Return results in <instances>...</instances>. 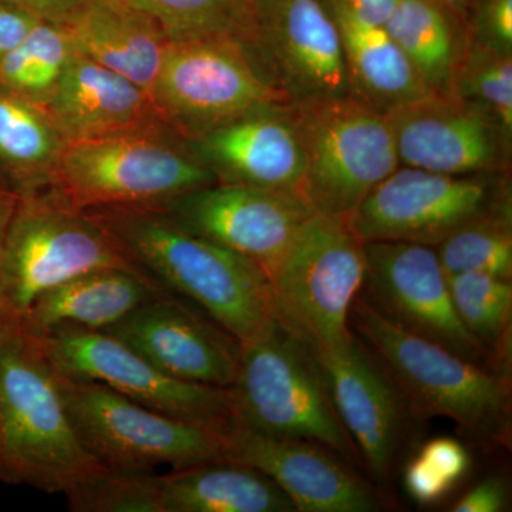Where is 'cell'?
Returning a JSON list of instances; mask_svg holds the SVG:
<instances>
[{
  "label": "cell",
  "instance_id": "obj_40",
  "mask_svg": "<svg viewBox=\"0 0 512 512\" xmlns=\"http://www.w3.org/2000/svg\"><path fill=\"white\" fill-rule=\"evenodd\" d=\"M443 8L451 10V12L461 13L470 5V0H436Z\"/></svg>",
  "mask_w": 512,
  "mask_h": 512
},
{
  "label": "cell",
  "instance_id": "obj_20",
  "mask_svg": "<svg viewBox=\"0 0 512 512\" xmlns=\"http://www.w3.org/2000/svg\"><path fill=\"white\" fill-rule=\"evenodd\" d=\"M194 154L217 183L301 195L305 156L289 106L255 111L194 137Z\"/></svg>",
  "mask_w": 512,
  "mask_h": 512
},
{
  "label": "cell",
  "instance_id": "obj_26",
  "mask_svg": "<svg viewBox=\"0 0 512 512\" xmlns=\"http://www.w3.org/2000/svg\"><path fill=\"white\" fill-rule=\"evenodd\" d=\"M448 12L436 0H400L383 25L431 92L440 96H451L468 43V30L458 28Z\"/></svg>",
  "mask_w": 512,
  "mask_h": 512
},
{
  "label": "cell",
  "instance_id": "obj_7",
  "mask_svg": "<svg viewBox=\"0 0 512 512\" xmlns=\"http://www.w3.org/2000/svg\"><path fill=\"white\" fill-rule=\"evenodd\" d=\"M53 175L63 207H160L217 183L214 174L174 148L136 133L64 144Z\"/></svg>",
  "mask_w": 512,
  "mask_h": 512
},
{
  "label": "cell",
  "instance_id": "obj_10",
  "mask_svg": "<svg viewBox=\"0 0 512 512\" xmlns=\"http://www.w3.org/2000/svg\"><path fill=\"white\" fill-rule=\"evenodd\" d=\"M97 269L146 274L92 218L32 202L12 218L0 247V316L20 319L43 293Z\"/></svg>",
  "mask_w": 512,
  "mask_h": 512
},
{
  "label": "cell",
  "instance_id": "obj_14",
  "mask_svg": "<svg viewBox=\"0 0 512 512\" xmlns=\"http://www.w3.org/2000/svg\"><path fill=\"white\" fill-rule=\"evenodd\" d=\"M400 165L433 173H510L512 131L491 111L431 94L389 114Z\"/></svg>",
  "mask_w": 512,
  "mask_h": 512
},
{
  "label": "cell",
  "instance_id": "obj_16",
  "mask_svg": "<svg viewBox=\"0 0 512 512\" xmlns=\"http://www.w3.org/2000/svg\"><path fill=\"white\" fill-rule=\"evenodd\" d=\"M104 332L175 379L229 389L237 376L239 340L170 293L143 303Z\"/></svg>",
  "mask_w": 512,
  "mask_h": 512
},
{
  "label": "cell",
  "instance_id": "obj_33",
  "mask_svg": "<svg viewBox=\"0 0 512 512\" xmlns=\"http://www.w3.org/2000/svg\"><path fill=\"white\" fill-rule=\"evenodd\" d=\"M424 458L451 487L467 476L471 467V456L461 441L451 437H436L420 448Z\"/></svg>",
  "mask_w": 512,
  "mask_h": 512
},
{
  "label": "cell",
  "instance_id": "obj_28",
  "mask_svg": "<svg viewBox=\"0 0 512 512\" xmlns=\"http://www.w3.org/2000/svg\"><path fill=\"white\" fill-rule=\"evenodd\" d=\"M138 15L154 20L167 42L251 39L244 0H120Z\"/></svg>",
  "mask_w": 512,
  "mask_h": 512
},
{
  "label": "cell",
  "instance_id": "obj_31",
  "mask_svg": "<svg viewBox=\"0 0 512 512\" xmlns=\"http://www.w3.org/2000/svg\"><path fill=\"white\" fill-rule=\"evenodd\" d=\"M451 96L491 111L512 131V55H504L468 37Z\"/></svg>",
  "mask_w": 512,
  "mask_h": 512
},
{
  "label": "cell",
  "instance_id": "obj_30",
  "mask_svg": "<svg viewBox=\"0 0 512 512\" xmlns=\"http://www.w3.org/2000/svg\"><path fill=\"white\" fill-rule=\"evenodd\" d=\"M73 52L66 30L40 22L15 50L0 60V76L16 89L47 94Z\"/></svg>",
  "mask_w": 512,
  "mask_h": 512
},
{
  "label": "cell",
  "instance_id": "obj_13",
  "mask_svg": "<svg viewBox=\"0 0 512 512\" xmlns=\"http://www.w3.org/2000/svg\"><path fill=\"white\" fill-rule=\"evenodd\" d=\"M360 296L384 318L477 365L505 372L463 325L436 248L407 241L363 242Z\"/></svg>",
  "mask_w": 512,
  "mask_h": 512
},
{
  "label": "cell",
  "instance_id": "obj_1",
  "mask_svg": "<svg viewBox=\"0 0 512 512\" xmlns=\"http://www.w3.org/2000/svg\"><path fill=\"white\" fill-rule=\"evenodd\" d=\"M87 217L141 271L190 299L239 343L255 339L281 316L261 266L188 231L160 207L101 208Z\"/></svg>",
  "mask_w": 512,
  "mask_h": 512
},
{
  "label": "cell",
  "instance_id": "obj_3",
  "mask_svg": "<svg viewBox=\"0 0 512 512\" xmlns=\"http://www.w3.org/2000/svg\"><path fill=\"white\" fill-rule=\"evenodd\" d=\"M350 330L372 350L403 400L426 417H446L470 439L500 443L510 430L507 373L477 365L384 318L357 296Z\"/></svg>",
  "mask_w": 512,
  "mask_h": 512
},
{
  "label": "cell",
  "instance_id": "obj_2",
  "mask_svg": "<svg viewBox=\"0 0 512 512\" xmlns=\"http://www.w3.org/2000/svg\"><path fill=\"white\" fill-rule=\"evenodd\" d=\"M107 470L77 436L37 340L0 316V481L67 495Z\"/></svg>",
  "mask_w": 512,
  "mask_h": 512
},
{
  "label": "cell",
  "instance_id": "obj_37",
  "mask_svg": "<svg viewBox=\"0 0 512 512\" xmlns=\"http://www.w3.org/2000/svg\"><path fill=\"white\" fill-rule=\"evenodd\" d=\"M39 20L63 26L82 6V0H5Z\"/></svg>",
  "mask_w": 512,
  "mask_h": 512
},
{
  "label": "cell",
  "instance_id": "obj_32",
  "mask_svg": "<svg viewBox=\"0 0 512 512\" xmlns=\"http://www.w3.org/2000/svg\"><path fill=\"white\" fill-rule=\"evenodd\" d=\"M64 144L46 116L0 97V156L22 167H49L56 163Z\"/></svg>",
  "mask_w": 512,
  "mask_h": 512
},
{
  "label": "cell",
  "instance_id": "obj_18",
  "mask_svg": "<svg viewBox=\"0 0 512 512\" xmlns=\"http://www.w3.org/2000/svg\"><path fill=\"white\" fill-rule=\"evenodd\" d=\"M225 461L264 474L299 512H373L382 507L369 483L350 471L332 450L313 441L232 427Z\"/></svg>",
  "mask_w": 512,
  "mask_h": 512
},
{
  "label": "cell",
  "instance_id": "obj_8",
  "mask_svg": "<svg viewBox=\"0 0 512 512\" xmlns=\"http://www.w3.org/2000/svg\"><path fill=\"white\" fill-rule=\"evenodd\" d=\"M365 249L348 218L313 212L269 274L279 315L316 348L353 336L349 313L362 291Z\"/></svg>",
  "mask_w": 512,
  "mask_h": 512
},
{
  "label": "cell",
  "instance_id": "obj_5",
  "mask_svg": "<svg viewBox=\"0 0 512 512\" xmlns=\"http://www.w3.org/2000/svg\"><path fill=\"white\" fill-rule=\"evenodd\" d=\"M303 156L301 197L318 214L348 218L400 167L392 121L353 96L289 104Z\"/></svg>",
  "mask_w": 512,
  "mask_h": 512
},
{
  "label": "cell",
  "instance_id": "obj_11",
  "mask_svg": "<svg viewBox=\"0 0 512 512\" xmlns=\"http://www.w3.org/2000/svg\"><path fill=\"white\" fill-rule=\"evenodd\" d=\"M245 49L234 39L165 43L151 101L194 137L255 111L289 106Z\"/></svg>",
  "mask_w": 512,
  "mask_h": 512
},
{
  "label": "cell",
  "instance_id": "obj_25",
  "mask_svg": "<svg viewBox=\"0 0 512 512\" xmlns=\"http://www.w3.org/2000/svg\"><path fill=\"white\" fill-rule=\"evenodd\" d=\"M127 8V6H126ZM106 3L80 6L64 23L73 50L127 77L150 94L165 49V37L140 16Z\"/></svg>",
  "mask_w": 512,
  "mask_h": 512
},
{
  "label": "cell",
  "instance_id": "obj_22",
  "mask_svg": "<svg viewBox=\"0 0 512 512\" xmlns=\"http://www.w3.org/2000/svg\"><path fill=\"white\" fill-rule=\"evenodd\" d=\"M144 512H295L264 474L232 461H211L141 474Z\"/></svg>",
  "mask_w": 512,
  "mask_h": 512
},
{
  "label": "cell",
  "instance_id": "obj_21",
  "mask_svg": "<svg viewBox=\"0 0 512 512\" xmlns=\"http://www.w3.org/2000/svg\"><path fill=\"white\" fill-rule=\"evenodd\" d=\"M151 106L137 84L76 52L46 94V117L64 143L134 133Z\"/></svg>",
  "mask_w": 512,
  "mask_h": 512
},
{
  "label": "cell",
  "instance_id": "obj_38",
  "mask_svg": "<svg viewBox=\"0 0 512 512\" xmlns=\"http://www.w3.org/2000/svg\"><path fill=\"white\" fill-rule=\"evenodd\" d=\"M333 2L339 3L363 22L383 26L393 15L400 0H333Z\"/></svg>",
  "mask_w": 512,
  "mask_h": 512
},
{
  "label": "cell",
  "instance_id": "obj_23",
  "mask_svg": "<svg viewBox=\"0 0 512 512\" xmlns=\"http://www.w3.org/2000/svg\"><path fill=\"white\" fill-rule=\"evenodd\" d=\"M156 279L124 269H97L43 293L19 320L32 336L74 326L104 330L138 306L167 295Z\"/></svg>",
  "mask_w": 512,
  "mask_h": 512
},
{
  "label": "cell",
  "instance_id": "obj_15",
  "mask_svg": "<svg viewBox=\"0 0 512 512\" xmlns=\"http://www.w3.org/2000/svg\"><path fill=\"white\" fill-rule=\"evenodd\" d=\"M164 205L178 224L247 256L268 278L315 212L295 192L225 183L207 185Z\"/></svg>",
  "mask_w": 512,
  "mask_h": 512
},
{
  "label": "cell",
  "instance_id": "obj_24",
  "mask_svg": "<svg viewBox=\"0 0 512 512\" xmlns=\"http://www.w3.org/2000/svg\"><path fill=\"white\" fill-rule=\"evenodd\" d=\"M328 9L342 40L350 96L389 116L434 94L383 26L363 22L333 0Z\"/></svg>",
  "mask_w": 512,
  "mask_h": 512
},
{
  "label": "cell",
  "instance_id": "obj_12",
  "mask_svg": "<svg viewBox=\"0 0 512 512\" xmlns=\"http://www.w3.org/2000/svg\"><path fill=\"white\" fill-rule=\"evenodd\" d=\"M33 338L64 379L103 384L168 416L232 429L229 389L175 379L104 330L63 326Z\"/></svg>",
  "mask_w": 512,
  "mask_h": 512
},
{
  "label": "cell",
  "instance_id": "obj_36",
  "mask_svg": "<svg viewBox=\"0 0 512 512\" xmlns=\"http://www.w3.org/2000/svg\"><path fill=\"white\" fill-rule=\"evenodd\" d=\"M40 22L25 10L0 3V60L15 50Z\"/></svg>",
  "mask_w": 512,
  "mask_h": 512
},
{
  "label": "cell",
  "instance_id": "obj_17",
  "mask_svg": "<svg viewBox=\"0 0 512 512\" xmlns=\"http://www.w3.org/2000/svg\"><path fill=\"white\" fill-rule=\"evenodd\" d=\"M258 45L266 79L289 104L350 96L339 29L320 0H275Z\"/></svg>",
  "mask_w": 512,
  "mask_h": 512
},
{
  "label": "cell",
  "instance_id": "obj_35",
  "mask_svg": "<svg viewBox=\"0 0 512 512\" xmlns=\"http://www.w3.org/2000/svg\"><path fill=\"white\" fill-rule=\"evenodd\" d=\"M507 483L503 477H488L467 491L451 511L454 512H500L507 505Z\"/></svg>",
  "mask_w": 512,
  "mask_h": 512
},
{
  "label": "cell",
  "instance_id": "obj_6",
  "mask_svg": "<svg viewBox=\"0 0 512 512\" xmlns=\"http://www.w3.org/2000/svg\"><path fill=\"white\" fill-rule=\"evenodd\" d=\"M57 382L77 436L109 470H178L225 461L229 430L157 412L103 384L59 375Z\"/></svg>",
  "mask_w": 512,
  "mask_h": 512
},
{
  "label": "cell",
  "instance_id": "obj_27",
  "mask_svg": "<svg viewBox=\"0 0 512 512\" xmlns=\"http://www.w3.org/2000/svg\"><path fill=\"white\" fill-rule=\"evenodd\" d=\"M451 299L458 318L507 372L511 348V279L463 272L448 276Z\"/></svg>",
  "mask_w": 512,
  "mask_h": 512
},
{
  "label": "cell",
  "instance_id": "obj_9",
  "mask_svg": "<svg viewBox=\"0 0 512 512\" xmlns=\"http://www.w3.org/2000/svg\"><path fill=\"white\" fill-rule=\"evenodd\" d=\"M511 212L510 173L450 175L400 165L360 202L348 224L362 242L436 247L470 222Z\"/></svg>",
  "mask_w": 512,
  "mask_h": 512
},
{
  "label": "cell",
  "instance_id": "obj_34",
  "mask_svg": "<svg viewBox=\"0 0 512 512\" xmlns=\"http://www.w3.org/2000/svg\"><path fill=\"white\" fill-rule=\"evenodd\" d=\"M403 480L407 493L421 505L439 503L453 488L419 454L407 463Z\"/></svg>",
  "mask_w": 512,
  "mask_h": 512
},
{
  "label": "cell",
  "instance_id": "obj_19",
  "mask_svg": "<svg viewBox=\"0 0 512 512\" xmlns=\"http://www.w3.org/2000/svg\"><path fill=\"white\" fill-rule=\"evenodd\" d=\"M312 349L336 413L360 458L373 477L384 480L393 466L402 434V394L355 333L338 348L312 345Z\"/></svg>",
  "mask_w": 512,
  "mask_h": 512
},
{
  "label": "cell",
  "instance_id": "obj_29",
  "mask_svg": "<svg viewBox=\"0 0 512 512\" xmlns=\"http://www.w3.org/2000/svg\"><path fill=\"white\" fill-rule=\"evenodd\" d=\"M447 276L484 272L512 278V212L464 225L436 247Z\"/></svg>",
  "mask_w": 512,
  "mask_h": 512
},
{
  "label": "cell",
  "instance_id": "obj_4",
  "mask_svg": "<svg viewBox=\"0 0 512 512\" xmlns=\"http://www.w3.org/2000/svg\"><path fill=\"white\" fill-rule=\"evenodd\" d=\"M229 392L232 427L313 441L349 463L360 457L336 413L311 343L281 316L241 343Z\"/></svg>",
  "mask_w": 512,
  "mask_h": 512
},
{
  "label": "cell",
  "instance_id": "obj_39",
  "mask_svg": "<svg viewBox=\"0 0 512 512\" xmlns=\"http://www.w3.org/2000/svg\"><path fill=\"white\" fill-rule=\"evenodd\" d=\"M13 208L8 202L0 198V247H2L3 238L8 231L10 222H12Z\"/></svg>",
  "mask_w": 512,
  "mask_h": 512
}]
</instances>
